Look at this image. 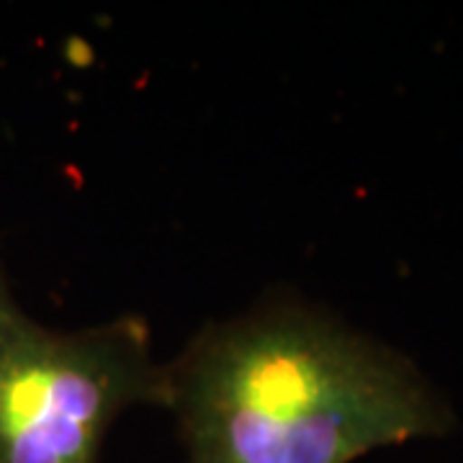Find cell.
<instances>
[{
	"instance_id": "2",
	"label": "cell",
	"mask_w": 463,
	"mask_h": 463,
	"mask_svg": "<svg viewBox=\"0 0 463 463\" xmlns=\"http://www.w3.org/2000/svg\"><path fill=\"white\" fill-rule=\"evenodd\" d=\"M142 404L167 407L142 319L60 332L21 312L0 330V463H99L111 425Z\"/></svg>"
},
{
	"instance_id": "3",
	"label": "cell",
	"mask_w": 463,
	"mask_h": 463,
	"mask_svg": "<svg viewBox=\"0 0 463 463\" xmlns=\"http://www.w3.org/2000/svg\"><path fill=\"white\" fill-rule=\"evenodd\" d=\"M18 315H21V309H18V304L14 301V297H11V288H8V281H5L3 268H0V330H3L8 322H14Z\"/></svg>"
},
{
	"instance_id": "1",
	"label": "cell",
	"mask_w": 463,
	"mask_h": 463,
	"mask_svg": "<svg viewBox=\"0 0 463 463\" xmlns=\"http://www.w3.org/2000/svg\"><path fill=\"white\" fill-rule=\"evenodd\" d=\"M167 410L188 463H350L453 422L410 361L301 301L196 335L167 364Z\"/></svg>"
}]
</instances>
